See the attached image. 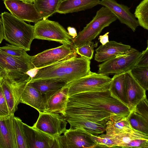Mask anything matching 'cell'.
Instances as JSON below:
<instances>
[{
  "label": "cell",
  "mask_w": 148,
  "mask_h": 148,
  "mask_svg": "<svg viewBox=\"0 0 148 148\" xmlns=\"http://www.w3.org/2000/svg\"><path fill=\"white\" fill-rule=\"evenodd\" d=\"M59 148H91L97 147L91 135L77 128L66 130L58 138Z\"/></svg>",
  "instance_id": "obj_11"
},
{
  "label": "cell",
  "mask_w": 148,
  "mask_h": 148,
  "mask_svg": "<svg viewBox=\"0 0 148 148\" xmlns=\"http://www.w3.org/2000/svg\"><path fill=\"white\" fill-rule=\"evenodd\" d=\"M90 60L76 56L37 70L30 82L42 79L63 81L67 84L88 74L90 71Z\"/></svg>",
  "instance_id": "obj_1"
},
{
  "label": "cell",
  "mask_w": 148,
  "mask_h": 148,
  "mask_svg": "<svg viewBox=\"0 0 148 148\" xmlns=\"http://www.w3.org/2000/svg\"><path fill=\"white\" fill-rule=\"evenodd\" d=\"M14 114L0 116V148H17L14 125Z\"/></svg>",
  "instance_id": "obj_19"
},
{
  "label": "cell",
  "mask_w": 148,
  "mask_h": 148,
  "mask_svg": "<svg viewBox=\"0 0 148 148\" xmlns=\"http://www.w3.org/2000/svg\"><path fill=\"white\" fill-rule=\"evenodd\" d=\"M141 52L131 48L125 53L117 55L99 65L98 73L106 75L124 73L131 70Z\"/></svg>",
  "instance_id": "obj_6"
},
{
  "label": "cell",
  "mask_w": 148,
  "mask_h": 148,
  "mask_svg": "<svg viewBox=\"0 0 148 148\" xmlns=\"http://www.w3.org/2000/svg\"><path fill=\"white\" fill-rule=\"evenodd\" d=\"M3 39L10 44L21 47L26 51L30 50L34 38V26L19 19L11 13H2Z\"/></svg>",
  "instance_id": "obj_2"
},
{
  "label": "cell",
  "mask_w": 148,
  "mask_h": 148,
  "mask_svg": "<svg viewBox=\"0 0 148 148\" xmlns=\"http://www.w3.org/2000/svg\"><path fill=\"white\" fill-rule=\"evenodd\" d=\"M108 8L117 17L121 23L125 24L133 32L139 25L134 14L127 6L118 3L115 0H101L99 3Z\"/></svg>",
  "instance_id": "obj_16"
},
{
  "label": "cell",
  "mask_w": 148,
  "mask_h": 148,
  "mask_svg": "<svg viewBox=\"0 0 148 148\" xmlns=\"http://www.w3.org/2000/svg\"><path fill=\"white\" fill-rule=\"evenodd\" d=\"M93 135L91 134L92 138L97 145L101 147H114L115 143L113 136L106 134Z\"/></svg>",
  "instance_id": "obj_32"
},
{
  "label": "cell",
  "mask_w": 148,
  "mask_h": 148,
  "mask_svg": "<svg viewBox=\"0 0 148 148\" xmlns=\"http://www.w3.org/2000/svg\"><path fill=\"white\" fill-rule=\"evenodd\" d=\"M0 109L4 115L9 114L6 100L0 83Z\"/></svg>",
  "instance_id": "obj_36"
},
{
  "label": "cell",
  "mask_w": 148,
  "mask_h": 148,
  "mask_svg": "<svg viewBox=\"0 0 148 148\" xmlns=\"http://www.w3.org/2000/svg\"><path fill=\"white\" fill-rule=\"evenodd\" d=\"M109 33V32H107L103 35L99 36V39L102 45H104L109 41L108 35Z\"/></svg>",
  "instance_id": "obj_37"
},
{
  "label": "cell",
  "mask_w": 148,
  "mask_h": 148,
  "mask_svg": "<svg viewBox=\"0 0 148 148\" xmlns=\"http://www.w3.org/2000/svg\"><path fill=\"white\" fill-rule=\"evenodd\" d=\"M117 19L116 16L110 10L102 7L97 11L92 19L73 39V46L77 48L92 41L104 28Z\"/></svg>",
  "instance_id": "obj_4"
},
{
  "label": "cell",
  "mask_w": 148,
  "mask_h": 148,
  "mask_svg": "<svg viewBox=\"0 0 148 148\" xmlns=\"http://www.w3.org/2000/svg\"><path fill=\"white\" fill-rule=\"evenodd\" d=\"M100 1V0H62L57 12L66 14L84 10L99 5Z\"/></svg>",
  "instance_id": "obj_22"
},
{
  "label": "cell",
  "mask_w": 148,
  "mask_h": 148,
  "mask_svg": "<svg viewBox=\"0 0 148 148\" xmlns=\"http://www.w3.org/2000/svg\"><path fill=\"white\" fill-rule=\"evenodd\" d=\"M4 3L10 13L19 19L36 23L42 19L33 3L19 0H5Z\"/></svg>",
  "instance_id": "obj_12"
},
{
  "label": "cell",
  "mask_w": 148,
  "mask_h": 148,
  "mask_svg": "<svg viewBox=\"0 0 148 148\" xmlns=\"http://www.w3.org/2000/svg\"><path fill=\"white\" fill-rule=\"evenodd\" d=\"M127 107L131 111L146 97V90L132 76L130 70L124 72Z\"/></svg>",
  "instance_id": "obj_18"
},
{
  "label": "cell",
  "mask_w": 148,
  "mask_h": 148,
  "mask_svg": "<svg viewBox=\"0 0 148 148\" xmlns=\"http://www.w3.org/2000/svg\"><path fill=\"white\" fill-rule=\"evenodd\" d=\"M132 110L148 121V102L147 97L141 101Z\"/></svg>",
  "instance_id": "obj_34"
},
{
  "label": "cell",
  "mask_w": 148,
  "mask_h": 148,
  "mask_svg": "<svg viewBox=\"0 0 148 148\" xmlns=\"http://www.w3.org/2000/svg\"><path fill=\"white\" fill-rule=\"evenodd\" d=\"M135 66L148 67V47L141 52L140 56L137 60Z\"/></svg>",
  "instance_id": "obj_35"
},
{
  "label": "cell",
  "mask_w": 148,
  "mask_h": 148,
  "mask_svg": "<svg viewBox=\"0 0 148 148\" xmlns=\"http://www.w3.org/2000/svg\"><path fill=\"white\" fill-rule=\"evenodd\" d=\"M3 28L1 15L0 14V44L3 39Z\"/></svg>",
  "instance_id": "obj_39"
},
{
  "label": "cell",
  "mask_w": 148,
  "mask_h": 148,
  "mask_svg": "<svg viewBox=\"0 0 148 148\" xmlns=\"http://www.w3.org/2000/svg\"><path fill=\"white\" fill-rule=\"evenodd\" d=\"M30 79L25 80L23 84L20 103L29 106L39 112H44L45 108L42 95L32 85Z\"/></svg>",
  "instance_id": "obj_20"
},
{
  "label": "cell",
  "mask_w": 148,
  "mask_h": 148,
  "mask_svg": "<svg viewBox=\"0 0 148 148\" xmlns=\"http://www.w3.org/2000/svg\"><path fill=\"white\" fill-rule=\"evenodd\" d=\"M0 49L4 53L29 64L31 62V56L28 55L24 49L11 44L0 47Z\"/></svg>",
  "instance_id": "obj_27"
},
{
  "label": "cell",
  "mask_w": 148,
  "mask_h": 148,
  "mask_svg": "<svg viewBox=\"0 0 148 148\" xmlns=\"http://www.w3.org/2000/svg\"><path fill=\"white\" fill-rule=\"evenodd\" d=\"M36 122L32 126L48 134L57 138L66 131L67 122L59 113L39 112Z\"/></svg>",
  "instance_id": "obj_10"
},
{
  "label": "cell",
  "mask_w": 148,
  "mask_h": 148,
  "mask_svg": "<svg viewBox=\"0 0 148 148\" xmlns=\"http://www.w3.org/2000/svg\"><path fill=\"white\" fill-rule=\"evenodd\" d=\"M137 82L146 90H148V67L135 66L130 70Z\"/></svg>",
  "instance_id": "obj_31"
},
{
  "label": "cell",
  "mask_w": 148,
  "mask_h": 148,
  "mask_svg": "<svg viewBox=\"0 0 148 148\" xmlns=\"http://www.w3.org/2000/svg\"><path fill=\"white\" fill-rule=\"evenodd\" d=\"M23 2L29 3H33L34 2L35 0H19Z\"/></svg>",
  "instance_id": "obj_41"
},
{
  "label": "cell",
  "mask_w": 148,
  "mask_h": 148,
  "mask_svg": "<svg viewBox=\"0 0 148 148\" xmlns=\"http://www.w3.org/2000/svg\"><path fill=\"white\" fill-rule=\"evenodd\" d=\"M34 38L73 45V38L58 22L42 18L34 25Z\"/></svg>",
  "instance_id": "obj_5"
},
{
  "label": "cell",
  "mask_w": 148,
  "mask_h": 148,
  "mask_svg": "<svg viewBox=\"0 0 148 148\" xmlns=\"http://www.w3.org/2000/svg\"><path fill=\"white\" fill-rule=\"evenodd\" d=\"M3 0V1H5V0Z\"/></svg>",
  "instance_id": "obj_43"
},
{
  "label": "cell",
  "mask_w": 148,
  "mask_h": 148,
  "mask_svg": "<svg viewBox=\"0 0 148 148\" xmlns=\"http://www.w3.org/2000/svg\"><path fill=\"white\" fill-rule=\"evenodd\" d=\"M113 136L115 148L148 147V135L137 130Z\"/></svg>",
  "instance_id": "obj_17"
},
{
  "label": "cell",
  "mask_w": 148,
  "mask_h": 148,
  "mask_svg": "<svg viewBox=\"0 0 148 148\" xmlns=\"http://www.w3.org/2000/svg\"><path fill=\"white\" fill-rule=\"evenodd\" d=\"M134 15L139 25L148 30V0H143L137 6Z\"/></svg>",
  "instance_id": "obj_30"
},
{
  "label": "cell",
  "mask_w": 148,
  "mask_h": 148,
  "mask_svg": "<svg viewBox=\"0 0 148 148\" xmlns=\"http://www.w3.org/2000/svg\"><path fill=\"white\" fill-rule=\"evenodd\" d=\"M5 74V73L4 72L0 69V83L1 82H2Z\"/></svg>",
  "instance_id": "obj_40"
},
{
  "label": "cell",
  "mask_w": 148,
  "mask_h": 148,
  "mask_svg": "<svg viewBox=\"0 0 148 148\" xmlns=\"http://www.w3.org/2000/svg\"><path fill=\"white\" fill-rule=\"evenodd\" d=\"M68 91V87L66 85L43 95L45 108L44 112L62 115L66 107L69 98Z\"/></svg>",
  "instance_id": "obj_13"
},
{
  "label": "cell",
  "mask_w": 148,
  "mask_h": 148,
  "mask_svg": "<svg viewBox=\"0 0 148 148\" xmlns=\"http://www.w3.org/2000/svg\"><path fill=\"white\" fill-rule=\"evenodd\" d=\"M67 29L69 34L73 39L74 38L77 36V34L75 28L69 26L67 28Z\"/></svg>",
  "instance_id": "obj_38"
},
{
  "label": "cell",
  "mask_w": 148,
  "mask_h": 148,
  "mask_svg": "<svg viewBox=\"0 0 148 148\" xmlns=\"http://www.w3.org/2000/svg\"><path fill=\"white\" fill-rule=\"evenodd\" d=\"M98 42L95 44L91 41L79 47L75 48L77 54L81 56L85 57L89 60L93 57L94 48L96 47Z\"/></svg>",
  "instance_id": "obj_33"
},
{
  "label": "cell",
  "mask_w": 148,
  "mask_h": 148,
  "mask_svg": "<svg viewBox=\"0 0 148 148\" xmlns=\"http://www.w3.org/2000/svg\"><path fill=\"white\" fill-rule=\"evenodd\" d=\"M112 78L108 75L90 71L88 74L67 84L69 97L89 91L108 89Z\"/></svg>",
  "instance_id": "obj_7"
},
{
  "label": "cell",
  "mask_w": 148,
  "mask_h": 148,
  "mask_svg": "<svg viewBox=\"0 0 148 148\" xmlns=\"http://www.w3.org/2000/svg\"><path fill=\"white\" fill-rule=\"evenodd\" d=\"M132 128L136 130L148 135V121L133 110L127 117Z\"/></svg>",
  "instance_id": "obj_28"
},
{
  "label": "cell",
  "mask_w": 148,
  "mask_h": 148,
  "mask_svg": "<svg viewBox=\"0 0 148 148\" xmlns=\"http://www.w3.org/2000/svg\"><path fill=\"white\" fill-rule=\"evenodd\" d=\"M23 127L29 148H59L58 137H53L24 123Z\"/></svg>",
  "instance_id": "obj_14"
},
{
  "label": "cell",
  "mask_w": 148,
  "mask_h": 148,
  "mask_svg": "<svg viewBox=\"0 0 148 148\" xmlns=\"http://www.w3.org/2000/svg\"><path fill=\"white\" fill-rule=\"evenodd\" d=\"M77 56L73 45L63 44L31 56V62L37 69Z\"/></svg>",
  "instance_id": "obj_8"
},
{
  "label": "cell",
  "mask_w": 148,
  "mask_h": 148,
  "mask_svg": "<svg viewBox=\"0 0 148 148\" xmlns=\"http://www.w3.org/2000/svg\"><path fill=\"white\" fill-rule=\"evenodd\" d=\"M129 45L114 41H109L100 45L95 50L94 60L99 62H104L114 56L125 53L131 48Z\"/></svg>",
  "instance_id": "obj_21"
},
{
  "label": "cell",
  "mask_w": 148,
  "mask_h": 148,
  "mask_svg": "<svg viewBox=\"0 0 148 148\" xmlns=\"http://www.w3.org/2000/svg\"><path fill=\"white\" fill-rule=\"evenodd\" d=\"M30 82L42 95L61 88L67 85L63 81L51 79H39Z\"/></svg>",
  "instance_id": "obj_26"
},
{
  "label": "cell",
  "mask_w": 148,
  "mask_h": 148,
  "mask_svg": "<svg viewBox=\"0 0 148 148\" xmlns=\"http://www.w3.org/2000/svg\"><path fill=\"white\" fill-rule=\"evenodd\" d=\"M108 90L112 97L127 107L124 73L114 74Z\"/></svg>",
  "instance_id": "obj_24"
},
{
  "label": "cell",
  "mask_w": 148,
  "mask_h": 148,
  "mask_svg": "<svg viewBox=\"0 0 148 148\" xmlns=\"http://www.w3.org/2000/svg\"><path fill=\"white\" fill-rule=\"evenodd\" d=\"M26 80H10L4 76L1 85L6 100L9 114H14L18 109V105L20 103L22 86Z\"/></svg>",
  "instance_id": "obj_15"
},
{
  "label": "cell",
  "mask_w": 148,
  "mask_h": 148,
  "mask_svg": "<svg viewBox=\"0 0 148 148\" xmlns=\"http://www.w3.org/2000/svg\"><path fill=\"white\" fill-rule=\"evenodd\" d=\"M127 117L117 115L112 116L106 123V134L116 135L134 130L130 125Z\"/></svg>",
  "instance_id": "obj_23"
},
{
  "label": "cell",
  "mask_w": 148,
  "mask_h": 148,
  "mask_svg": "<svg viewBox=\"0 0 148 148\" xmlns=\"http://www.w3.org/2000/svg\"><path fill=\"white\" fill-rule=\"evenodd\" d=\"M32 64H29L13 57L0 49V69L5 73L4 76L16 81L30 79L26 73L34 69Z\"/></svg>",
  "instance_id": "obj_9"
},
{
  "label": "cell",
  "mask_w": 148,
  "mask_h": 148,
  "mask_svg": "<svg viewBox=\"0 0 148 148\" xmlns=\"http://www.w3.org/2000/svg\"><path fill=\"white\" fill-rule=\"evenodd\" d=\"M4 114L0 109V116H4Z\"/></svg>",
  "instance_id": "obj_42"
},
{
  "label": "cell",
  "mask_w": 148,
  "mask_h": 148,
  "mask_svg": "<svg viewBox=\"0 0 148 148\" xmlns=\"http://www.w3.org/2000/svg\"><path fill=\"white\" fill-rule=\"evenodd\" d=\"M13 122L17 148H29L25 133L23 123L20 119L14 116Z\"/></svg>",
  "instance_id": "obj_29"
},
{
  "label": "cell",
  "mask_w": 148,
  "mask_h": 148,
  "mask_svg": "<svg viewBox=\"0 0 148 148\" xmlns=\"http://www.w3.org/2000/svg\"><path fill=\"white\" fill-rule=\"evenodd\" d=\"M116 115L107 110L84 102L67 101L62 115L63 117H78L90 123L103 133L106 132L107 122L113 115Z\"/></svg>",
  "instance_id": "obj_3"
},
{
  "label": "cell",
  "mask_w": 148,
  "mask_h": 148,
  "mask_svg": "<svg viewBox=\"0 0 148 148\" xmlns=\"http://www.w3.org/2000/svg\"><path fill=\"white\" fill-rule=\"evenodd\" d=\"M62 0H35L34 5L42 18L47 19L57 12Z\"/></svg>",
  "instance_id": "obj_25"
}]
</instances>
